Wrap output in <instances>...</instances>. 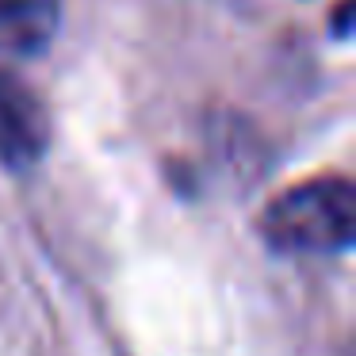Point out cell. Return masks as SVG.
I'll list each match as a JSON object with an SVG mask.
<instances>
[{
    "label": "cell",
    "mask_w": 356,
    "mask_h": 356,
    "mask_svg": "<svg viewBox=\"0 0 356 356\" xmlns=\"http://www.w3.org/2000/svg\"><path fill=\"white\" fill-rule=\"evenodd\" d=\"M257 234L287 257H337L353 245L356 195L345 177H310L284 188L257 215Z\"/></svg>",
    "instance_id": "cell-1"
},
{
    "label": "cell",
    "mask_w": 356,
    "mask_h": 356,
    "mask_svg": "<svg viewBox=\"0 0 356 356\" xmlns=\"http://www.w3.org/2000/svg\"><path fill=\"white\" fill-rule=\"evenodd\" d=\"M50 146V119L39 96L12 73H0V161L31 169Z\"/></svg>",
    "instance_id": "cell-2"
},
{
    "label": "cell",
    "mask_w": 356,
    "mask_h": 356,
    "mask_svg": "<svg viewBox=\"0 0 356 356\" xmlns=\"http://www.w3.org/2000/svg\"><path fill=\"white\" fill-rule=\"evenodd\" d=\"M62 0H0V54L39 58L54 47Z\"/></svg>",
    "instance_id": "cell-3"
}]
</instances>
